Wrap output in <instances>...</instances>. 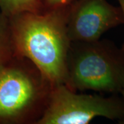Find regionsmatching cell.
<instances>
[{
    "label": "cell",
    "instance_id": "1",
    "mask_svg": "<svg viewBox=\"0 0 124 124\" xmlns=\"http://www.w3.org/2000/svg\"><path fill=\"white\" fill-rule=\"evenodd\" d=\"M69 6L7 17L14 54L32 61L53 85L66 84Z\"/></svg>",
    "mask_w": 124,
    "mask_h": 124
},
{
    "label": "cell",
    "instance_id": "2",
    "mask_svg": "<svg viewBox=\"0 0 124 124\" xmlns=\"http://www.w3.org/2000/svg\"><path fill=\"white\" fill-rule=\"evenodd\" d=\"M53 84L30 59L13 55L0 66V124H37Z\"/></svg>",
    "mask_w": 124,
    "mask_h": 124
},
{
    "label": "cell",
    "instance_id": "3",
    "mask_svg": "<svg viewBox=\"0 0 124 124\" xmlns=\"http://www.w3.org/2000/svg\"><path fill=\"white\" fill-rule=\"evenodd\" d=\"M66 85L75 91L119 94L124 85V51L111 40L71 41Z\"/></svg>",
    "mask_w": 124,
    "mask_h": 124
},
{
    "label": "cell",
    "instance_id": "4",
    "mask_svg": "<svg viewBox=\"0 0 124 124\" xmlns=\"http://www.w3.org/2000/svg\"><path fill=\"white\" fill-rule=\"evenodd\" d=\"M124 121V99L118 94H78L66 84L54 85L48 105L37 124H88L96 117Z\"/></svg>",
    "mask_w": 124,
    "mask_h": 124
},
{
    "label": "cell",
    "instance_id": "5",
    "mask_svg": "<svg viewBox=\"0 0 124 124\" xmlns=\"http://www.w3.org/2000/svg\"><path fill=\"white\" fill-rule=\"evenodd\" d=\"M122 24L121 8L107 0H76L69 6L67 31L71 41L100 39L107 31Z\"/></svg>",
    "mask_w": 124,
    "mask_h": 124
},
{
    "label": "cell",
    "instance_id": "6",
    "mask_svg": "<svg viewBox=\"0 0 124 124\" xmlns=\"http://www.w3.org/2000/svg\"><path fill=\"white\" fill-rule=\"evenodd\" d=\"M24 12L41 13V6L39 1L0 0V13L6 17Z\"/></svg>",
    "mask_w": 124,
    "mask_h": 124
},
{
    "label": "cell",
    "instance_id": "7",
    "mask_svg": "<svg viewBox=\"0 0 124 124\" xmlns=\"http://www.w3.org/2000/svg\"><path fill=\"white\" fill-rule=\"evenodd\" d=\"M13 54L8 18L0 13V66Z\"/></svg>",
    "mask_w": 124,
    "mask_h": 124
},
{
    "label": "cell",
    "instance_id": "8",
    "mask_svg": "<svg viewBox=\"0 0 124 124\" xmlns=\"http://www.w3.org/2000/svg\"><path fill=\"white\" fill-rule=\"evenodd\" d=\"M39 1L41 6V11L44 12L51 9L69 6L76 0H39Z\"/></svg>",
    "mask_w": 124,
    "mask_h": 124
},
{
    "label": "cell",
    "instance_id": "9",
    "mask_svg": "<svg viewBox=\"0 0 124 124\" xmlns=\"http://www.w3.org/2000/svg\"><path fill=\"white\" fill-rule=\"evenodd\" d=\"M117 1H118L119 4L120 8H121V10H122V12H123L124 17V0H117ZM121 48L122 50L124 51V43H123V44H122V46H121Z\"/></svg>",
    "mask_w": 124,
    "mask_h": 124
},
{
    "label": "cell",
    "instance_id": "10",
    "mask_svg": "<svg viewBox=\"0 0 124 124\" xmlns=\"http://www.w3.org/2000/svg\"><path fill=\"white\" fill-rule=\"evenodd\" d=\"M120 94H121V96L123 97V99H124V87H123V88H122V90H121V93H120ZM121 124H124V121H123L121 123Z\"/></svg>",
    "mask_w": 124,
    "mask_h": 124
}]
</instances>
